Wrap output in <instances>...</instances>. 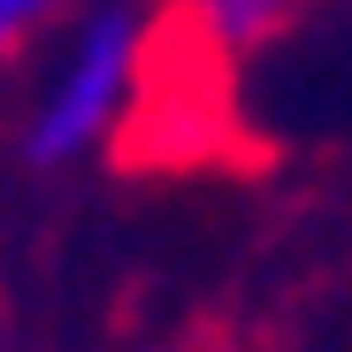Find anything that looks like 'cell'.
Wrapping results in <instances>:
<instances>
[{"label": "cell", "instance_id": "cell-3", "mask_svg": "<svg viewBox=\"0 0 352 352\" xmlns=\"http://www.w3.org/2000/svg\"><path fill=\"white\" fill-rule=\"evenodd\" d=\"M54 8H62V0H0V54H8V46H23Z\"/></svg>", "mask_w": 352, "mask_h": 352}, {"label": "cell", "instance_id": "cell-1", "mask_svg": "<svg viewBox=\"0 0 352 352\" xmlns=\"http://www.w3.org/2000/svg\"><path fill=\"white\" fill-rule=\"evenodd\" d=\"M153 31L161 23L138 0H100L92 16H77L69 46L54 54V69L23 115V161H38V168L77 161L123 123L153 69Z\"/></svg>", "mask_w": 352, "mask_h": 352}, {"label": "cell", "instance_id": "cell-2", "mask_svg": "<svg viewBox=\"0 0 352 352\" xmlns=\"http://www.w3.org/2000/svg\"><path fill=\"white\" fill-rule=\"evenodd\" d=\"M307 16V0H184V23L222 54V62H245L253 46L283 38Z\"/></svg>", "mask_w": 352, "mask_h": 352}]
</instances>
